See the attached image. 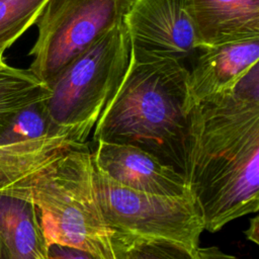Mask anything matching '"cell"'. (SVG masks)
Here are the masks:
<instances>
[{
  "label": "cell",
  "mask_w": 259,
  "mask_h": 259,
  "mask_svg": "<svg viewBox=\"0 0 259 259\" xmlns=\"http://www.w3.org/2000/svg\"><path fill=\"white\" fill-rule=\"evenodd\" d=\"M91 153L94 167L120 185L160 195L190 193L179 170L139 147L95 141Z\"/></svg>",
  "instance_id": "cell-7"
},
{
  "label": "cell",
  "mask_w": 259,
  "mask_h": 259,
  "mask_svg": "<svg viewBox=\"0 0 259 259\" xmlns=\"http://www.w3.org/2000/svg\"><path fill=\"white\" fill-rule=\"evenodd\" d=\"M197 47L259 39V0H187Z\"/></svg>",
  "instance_id": "cell-8"
},
{
  "label": "cell",
  "mask_w": 259,
  "mask_h": 259,
  "mask_svg": "<svg viewBox=\"0 0 259 259\" xmlns=\"http://www.w3.org/2000/svg\"><path fill=\"white\" fill-rule=\"evenodd\" d=\"M48 0H0V54L32 26Z\"/></svg>",
  "instance_id": "cell-13"
},
{
  "label": "cell",
  "mask_w": 259,
  "mask_h": 259,
  "mask_svg": "<svg viewBox=\"0 0 259 259\" xmlns=\"http://www.w3.org/2000/svg\"><path fill=\"white\" fill-rule=\"evenodd\" d=\"M112 242L117 259H197L196 252L172 241L113 233Z\"/></svg>",
  "instance_id": "cell-12"
},
{
  "label": "cell",
  "mask_w": 259,
  "mask_h": 259,
  "mask_svg": "<svg viewBox=\"0 0 259 259\" xmlns=\"http://www.w3.org/2000/svg\"><path fill=\"white\" fill-rule=\"evenodd\" d=\"M131 0H48L35 25L29 69L49 82L101 35L122 21Z\"/></svg>",
  "instance_id": "cell-5"
},
{
  "label": "cell",
  "mask_w": 259,
  "mask_h": 259,
  "mask_svg": "<svg viewBox=\"0 0 259 259\" xmlns=\"http://www.w3.org/2000/svg\"><path fill=\"white\" fill-rule=\"evenodd\" d=\"M188 76L183 63L131 52L126 71L94 126L93 142L139 147L183 174L193 107Z\"/></svg>",
  "instance_id": "cell-2"
},
{
  "label": "cell",
  "mask_w": 259,
  "mask_h": 259,
  "mask_svg": "<svg viewBox=\"0 0 259 259\" xmlns=\"http://www.w3.org/2000/svg\"><path fill=\"white\" fill-rule=\"evenodd\" d=\"M47 253L49 259H98L82 250L61 245L49 246Z\"/></svg>",
  "instance_id": "cell-14"
},
{
  "label": "cell",
  "mask_w": 259,
  "mask_h": 259,
  "mask_svg": "<svg viewBox=\"0 0 259 259\" xmlns=\"http://www.w3.org/2000/svg\"><path fill=\"white\" fill-rule=\"evenodd\" d=\"M8 64L6 63L5 59H4V54H0V69L4 68L5 66H7Z\"/></svg>",
  "instance_id": "cell-17"
},
{
  "label": "cell",
  "mask_w": 259,
  "mask_h": 259,
  "mask_svg": "<svg viewBox=\"0 0 259 259\" xmlns=\"http://www.w3.org/2000/svg\"><path fill=\"white\" fill-rule=\"evenodd\" d=\"M183 175L205 231L258 211V64L232 91L193 105Z\"/></svg>",
  "instance_id": "cell-1"
},
{
  "label": "cell",
  "mask_w": 259,
  "mask_h": 259,
  "mask_svg": "<svg viewBox=\"0 0 259 259\" xmlns=\"http://www.w3.org/2000/svg\"><path fill=\"white\" fill-rule=\"evenodd\" d=\"M258 60L259 39L201 50L188 76L192 105L232 91Z\"/></svg>",
  "instance_id": "cell-9"
},
{
  "label": "cell",
  "mask_w": 259,
  "mask_h": 259,
  "mask_svg": "<svg viewBox=\"0 0 259 259\" xmlns=\"http://www.w3.org/2000/svg\"><path fill=\"white\" fill-rule=\"evenodd\" d=\"M0 237L9 259H49L34 205L0 193Z\"/></svg>",
  "instance_id": "cell-10"
},
{
  "label": "cell",
  "mask_w": 259,
  "mask_h": 259,
  "mask_svg": "<svg viewBox=\"0 0 259 259\" xmlns=\"http://www.w3.org/2000/svg\"><path fill=\"white\" fill-rule=\"evenodd\" d=\"M123 23L138 56L184 64L199 51L187 0H131Z\"/></svg>",
  "instance_id": "cell-6"
},
{
  "label": "cell",
  "mask_w": 259,
  "mask_h": 259,
  "mask_svg": "<svg viewBox=\"0 0 259 259\" xmlns=\"http://www.w3.org/2000/svg\"><path fill=\"white\" fill-rule=\"evenodd\" d=\"M130 57V37L122 19L49 82L51 94L45 106L53 123L76 143L87 145L126 71Z\"/></svg>",
  "instance_id": "cell-3"
},
{
  "label": "cell",
  "mask_w": 259,
  "mask_h": 259,
  "mask_svg": "<svg viewBox=\"0 0 259 259\" xmlns=\"http://www.w3.org/2000/svg\"><path fill=\"white\" fill-rule=\"evenodd\" d=\"M95 185L112 233L172 241L196 252L205 230L190 193L169 196L139 191L114 182L96 168Z\"/></svg>",
  "instance_id": "cell-4"
},
{
  "label": "cell",
  "mask_w": 259,
  "mask_h": 259,
  "mask_svg": "<svg viewBox=\"0 0 259 259\" xmlns=\"http://www.w3.org/2000/svg\"><path fill=\"white\" fill-rule=\"evenodd\" d=\"M246 238L254 244H259V217L255 215L250 220V225L245 231Z\"/></svg>",
  "instance_id": "cell-15"
},
{
  "label": "cell",
  "mask_w": 259,
  "mask_h": 259,
  "mask_svg": "<svg viewBox=\"0 0 259 259\" xmlns=\"http://www.w3.org/2000/svg\"><path fill=\"white\" fill-rule=\"evenodd\" d=\"M50 94L48 84L29 68L0 69V137L22 110L46 101Z\"/></svg>",
  "instance_id": "cell-11"
},
{
  "label": "cell",
  "mask_w": 259,
  "mask_h": 259,
  "mask_svg": "<svg viewBox=\"0 0 259 259\" xmlns=\"http://www.w3.org/2000/svg\"><path fill=\"white\" fill-rule=\"evenodd\" d=\"M0 259H9L7 251L5 249V246H4V243L1 239V237H0Z\"/></svg>",
  "instance_id": "cell-16"
}]
</instances>
